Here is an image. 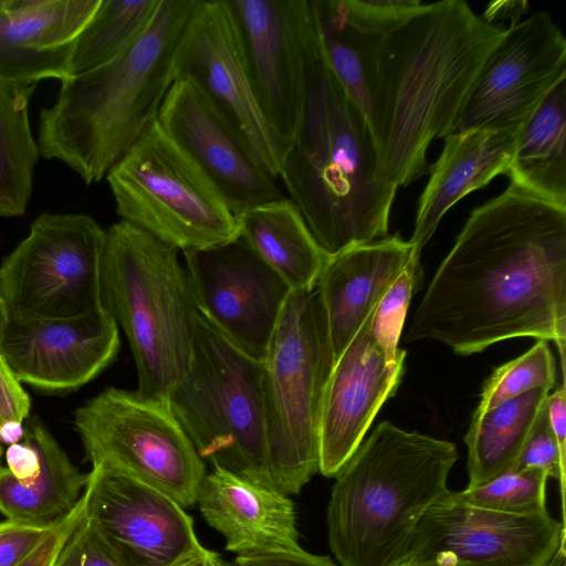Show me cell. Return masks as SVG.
<instances>
[{
  "label": "cell",
  "instance_id": "obj_18",
  "mask_svg": "<svg viewBox=\"0 0 566 566\" xmlns=\"http://www.w3.org/2000/svg\"><path fill=\"white\" fill-rule=\"evenodd\" d=\"M157 120L235 216L284 197L276 178L255 160L237 132L189 81L175 80Z\"/></svg>",
  "mask_w": 566,
  "mask_h": 566
},
{
  "label": "cell",
  "instance_id": "obj_39",
  "mask_svg": "<svg viewBox=\"0 0 566 566\" xmlns=\"http://www.w3.org/2000/svg\"><path fill=\"white\" fill-rule=\"evenodd\" d=\"M85 516L83 495L73 511L60 521L42 543L17 566H53L64 544Z\"/></svg>",
  "mask_w": 566,
  "mask_h": 566
},
{
  "label": "cell",
  "instance_id": "obj_26",
  "mask_svg": "<svg viewBox=\"0 0 566 566\" xmlns=\"http://www.w3.org/2000/svg\"><path fill=\"white\" fill-rule=\"evenodd\" d=\"M239 234L287 283L311 291L328 254L319 247L290 198L249 208L237 216Z\"/></svg>",
  "mask_w": 566,
  "mask_h": 566
},
{
  "label": "cell",
  "instance_id": "obj_13",
  "mask_svg": "<svg viewBox=\"0 0 566 566\" xmlns=\"http://www.w3.org/2000/svg\"><path fill=\"white\" fill-rule=\"evenodd\" d=\"M259 105L281 139L294 138L317 44L312 0H228Z\"/></svg>",
  "mask_w": 566,
  "mask_h": 566
},
{
  "label": "cell",
  "instance_id": "obj_45",
  "mask_svg": "<svg viewBox=\"0 0 566 566\" xmlns=\"http://www.w3.org/2000/svg\"><path fill=\"white\" fill-rule=\"evenodd\" d=\"M24 437L22 423L10 422L0 427V441L7 444L19 442Z\"/></svg>",
  "mask_w": 566,
  "mask_h": 566
},
{
  "label": "cell",
  "instance_id": "obj_19",
  "mask_svg": "<svg viewBox=\"0 0 566 566\" xmlns=\"http://www.w3.org/2000/svg\"><path fill=\"white\" fill-rule=\"evenodd\" d=\"M118 326L104 306L66 318L10 315L0 354L21 382L42 390L77 389L116 358Z\"/></svg>",
  "mask_w": 566,
  "mask_h": 566
},
{
  "label": "cell",
  "instance_id": "obj_28",
  "mask_svg": "<svg viewBox=\"0 0 566 566\" xmlns=\"http://www.w3.org/2000/svg\"><path fill=\"white\" fill-rule=\"evenodd\" d=\"M549 387H537L472 417L468 447L469 484L478 488L512 470L544 406Z\"/></svg>",
  "mask_w": 566,
  "mask_h": 566
},
{
  "label": "cell",
  "instance_id": "obj_20",
  "mask_svg": "<svg viewBox=\"0 0 566 566\" xmlns=\"http://www.w3.org/2000/svg\"><path fill=\"white\" fill-rule=\"evenodd\" d=\"M375 311V310H374ZM365 319L328 377L321 411L319 470L334 478L363 442L384 402L397 391L403 360H391Z\"/></svg>",
  "mask_w": 566,
  "mask_h": 566
},
{
  "label": "cell",
  "instance_id": "obj_27",
  "mask_svg": "<svg viewBox=\"0 0 566 566\" xmlns=\"http://www.w3.org/2000/svg\"><path fill=\"white\" fill-rule=\"evenodd\" d=\"M507 176L534 196L566 207V77L521 126Z\"/></svg>",
  "mask_w": 566,
  "mask_h": 566
},
{
  "label": "cell",
  "instance_id": "obj_11",
  "mask_svg": "<svg viewBox=\"0 0 566 566\" xmlns=\"http://www.w3.org/2000/svg\"><path fill=\"white\" fill-rule=\"evenodd\" d=\"M106 230L85 213L40 214L0 265L10 315L74 317L103 306Z\"/></svg>",
  "mask_w": 566,
  "mask_h": 566
},
{
  "label": "cell",
  "instance_id": "obj_16",
  "mask_svg": "<svg viewBox=\"0 0 566 566\" xmlns=\"http://www.w3.org/2000/svg\"><path fill=\"white\" fill-rule=\"evenodd\" d=\"M85 518L122 566H172L198 548L192 517L163 491L107 465H92Z\"/></svg>",
  "mask_w": 566,
  "mask_h": 566
},
{
  "label": "cell",
  "instance_id": "obj_23",
  "mask_svg": "<svg viewBox=\"0 0 566 566\" xmlns=\"http://www.w3.org/2000/svg\"><path fill=\"white\" fill-rule=\"evenodd\" d=\"M412 258L419 259L412 244L399 233L328 256L316 289L326 315L334 360Z\"/></svg>",
  "mask_w": 566,
  "mask_h": 566
},
{
  "label": "cell",
  "instance_id": "obj_47",
  "mask_svg": "<svg viewBox=\"0 0 566 566\" xmlns=\"http://www.w3.org/2000/svg\"><path fill=\"white\" fill-rule=\"evenodd\" d=\"M545 566H566L565 543H562L556 553Z\"/></svg>",
  "mask_w": 566,
  "mask_h": 566
},
{
  "label": "cell",
  "instance_id": "obj_34",
  "mask_svg": "<svg viewBox=\"0 0 566 566\" xmlns=\"http://www.w3.org/2000/svg\"><path fill=\"white\" fill-rule=\"evenodd\" d=\"M419 259L412 258L377 304L371 318V332L388 357L405 359L406 352L398 347L407 310L415 289Z\"/></svg>",
  "mask_w": 566,
  "mask_h": 566
},
{
  "label": "cell",
  "instance_id": "obj_31",
  "mask_svg": "<svg viewBox=\"0 0 566 566\" xmlns=\"http://www.w3.org/2000/svg\"><path fill=\"white\" fill-rule=\"evenodd\" d=\"M160 0H101L76 38L69 77L95 70L125 51L148 28Z\"/></svg>",
  "mask_w": 566,
  "mask_h": 566
},
{
  "label": "cell",
  "instance_id": "obj_10",
  "mask_svg": "<svg viewBox=\"0 0 566 566\" xmlns=\"http://www.w3.org/2000/svg\"><path fill=\"white\" fill-rule=\"evenodd\" d=\"M74 424L92 465L124 471L184 509L196 504L206 464L167 401L108 387L75 411Z\"/></svg>",
  "mask_w": 566,
  "mask_h": 566
},
{
  "label": "cell",
  "instance_id": "obj_5",
  "mask_svg": "<svg viewBox=\"0 0 566 566\" xmlns=\"http://www.w3.org/2000/svg\"><path fill=\"white\" fill-rule=\"evenodd\" d=\"M453 443L379 423L335 474L328 544L342 566H399L416 526L447 490Z\"/></svg>",
  "mask_w": 566,
  "mask_h": 566
},
{
  "label": "cell",
  "instance_id": "obj_25",
  "mask_svg": "<svg viewBox=\"0 0 566 566\" xmlns=\"http://www.w3.org/2000/svg\"><path fill=\"white\" fill-rule=\"evenodd\" d=\"M23 440L35 450L40 471L23 485L7 467H0V513L12 522L51 527L77 505L88 473L80 471L40 421L30 420Z\"/></svg>",
  "mask_w": 566,
  "mask_h": 566
},
{
  "label": "cell",
  "instance_id": "obj_49",
  "mask_svg": "<svg viewBox=\"0 0 566 566\" xmlns=\"http://www.w3.org/2000/svg\"><path fill=\"white\" fill-rule=\"evenodd\" d=\"M1 452H2V450L0 449V457H1Z\"/></svg>",
  "mask_w": 566,
  "mask_h": 566
},
{
  "label": "cell",
  "instance_id": "obj_22",
  "mask_svg": "<svg viewBox=\"0 0 566 566\" xmlns=\"http://www.w3.org/2000/svg\"><path fill=\"white\" fill-rule=\"evenodd\" d=\"M209 526L237 556L301 548L292 500L277 490L213 467L202 479L197 502Z\"/></svg>",
  "mask_w": 566,
  "mask_h": 566
},
{
  "label": "cell",
  "instance_id": "obj_1",
  "mask_svg": "<svg viewBox=\"0 0 566 566\" xmlns=\"http://www.w3.org/2000/svg\"><path fill=\"white\" fill-rule=\"evenodd\" d=\"M535 337L566 350V207L510 182L475 208L440 263L406 334L459 355Z\"/></svg>",
  "mask_w": 566,
  "mask_h": 566
},
{
  "label": "cell",
  "instance_id": "obj_46",
  "mask_svg": "<svg viewBox=\"0 0 566 566\" xmlns=\"http://www.w3.org/2000/svg\"><path fill=\"white\" fill-rule=\"evenodd\" d=\"M10 323V311L9 307L0 294V343L6 334V331Z\"/></svg>",
  "mask_w": 566,
  "mask_h": 566
},
{
  "label": "cell",
  "instance_id": "obj_35",
  "mask_svg": "<svg viewBox=\"0 0 566 566\" xmlns=\"http://www.w3.org/2000/svg\"><path fill=\"white\" fill-rule=\"evenodd\" d=\"M423 4L420 0H340L348 23L358 32L378 39L398 29Z\"/></svg>",
  "mask_w": 566,
  "mask_h": 566
},
{
  "label": "cell",
  "instance_id": "obj_7",
  "mask_svg": "<svg viewBox=\"0 0 566 566\" xmlns=\"http://www.w3.org/2000/svg\"><path fill=\"white\" fill-rule=\"evenodd\" d=\"M317 289L292 291L263 364L269 471L275 490L296 495L319 470V423L334 366Z\"/></svg>",
  "mask_w": 566,
  "mask_h": 566
},
{
  "label": "cell",
  "instance_id": "obj_29",
  "mask_svg": "<svg viewBox=\"0 0 566 566\" xmlns=\"http://www.w3.org/2000/svg\"><path fill=\"white\" fill-rule=\"evenodd\" d=\"M35 84L0 77V216L19 217L28 207L39 159L29 120Z\"/></svg>",
  "mask_w": 566,
  "mask_h": 566
},
{
  "label": "cell",
  "instance_id": "obj_30",
  "mask_svg": "<svg viewBox=\"0 0 566 566\" xmlns=\"http://www.w3.org/2000/svg\"><path fill=\"white\" fill-rule=\"evenodd\" d=\"M319 46L331 71L363 113H370L369 83L375 43L346 20L340 0H312Z\"/></svg>",
  "mask_w": 566,
  "mask_h": 566
},
{
  "label": "cell",
  "instance_id": "obj_17",
  "mask_svg": "<svg viewBox=\"0 0 566 566\" xmlns=\"http://www.w3.org/2000/svg\"><path fill=\"white\" fill-rule=\"evenodd\" d=\"M563 77L566 39L551 13L510 24L481 69L457 130L520 129Z\"/></svg>",
  "mask_w": 566,
  "mask_h": 566
},
{
  "label": "cell",
  "instance_id": "obj_43",
  "mask_svg": "<svg viewBox=\"0 0 566 566\" xmlns=\"http://www.w3.org/2000/svg\"><path fill=\"white\" fill-rule=\"evenodd\" d=\"M530 10V3L525 0H502L490 2L481 18L496 24L500 20H510V24H515Z\"/></svg>",
  "mask_w": 566,
  "mask_h": 566
},
{
  "label": "cell",
  "instance_id": "obj_15",
  "mask_svg": "<svg viewBox=\"0 0 566 566\" xmlns=\"http://www.w3.org/2000/svg\"><path fill=\"white\" fill-rule=\"evenodd\" d=\"M184 256L198 313L243 353L263 361L292 289L240 234Z\"/></svg>",
  "mask_w": 566,
  "mask_h": 566
},
{
  "label": "cell",
  "instance_id": "obj_41",
  "mask_svg": "<svg viewBox=\"0 0 566 566\" xmlns=\"http://www.w3.org/2000/svg\"><path fill=\"white\" fill-rule=\"evenodd\" d=\"M235 566H336L328 556L314 555L302 547L290 552L237 556Z\"/></svg>",
  "mask_w": 566,
  "mask_h": 566
},
{
  "label": "cell",
  "instance_id": "obj_12",
  "mask_svg": "<svg viewBox=\"0 0 566 566\" xmlns=\"http://www.w3.org/2000/svg\"><path fill=\"white\" fill-rule=\"evenodd\" d=\"M548 511L512 515L472 506L449 489L424 512L402 566H545L565 543Z\"/></svg>",
  "mask_w": 566,
  "mask_h": 566
},
{
  "label": "cell",
  "instance_id": "obj_48",
  "mask_svg": "<svg viewBox=\"0 0 566 566\" xmlns=\"http://www.w3.org/2000/svg\"><path fill=\"white\" fill-rule=\"evenodd\" d=\"M211 563L212 566H235L234 563L227 562L220 557V555L216 552L211 553Z\"/></svg>",
  "mask_w": 566,
  "mask_h": 566
},
{
  "label": "cell",
  "instance_id": "obj_4",
  "mask_svg": "<svg viewBox=\"0 0 566 566\" xmlns=\"http://www.w3.org/2000/svg\"><path fill=\"white\" fill-rule=\"evenodd\" d=\"M201 1L160 0L130 46L95 70L62 80L55 103L40 113L39 154L64 163L86 185L106 177L157 119Z\"/></svg>",
  "mask_w": 566,
  "mask_h": 566
},
{
  "label": "cell",
  "instance_id": "obj_32",
  "mask_svg": "<svg viewBox=\"0 0 566 566\" xmlns=\"http://www.w3.org/2000/svg\"><path fill=\"white\" fill-rule=\"evenodd\" d=\"M555 360L548 342H537L523 355L497 367L485 381L481 400L472 417L537 387L553 388Z\"/></svg>",
  "mask_w": 566,
  "mask_h": 566
},
{
  "label": "cell",
  "instance_id": "obj_6",
  "mask_svg": "<svg viewBox=\"0 0 566 566\" xmlns=\"http://www.w3.org/2000/svg\"><path fill=\"white\" fill-rule=\"evenodd\" d=\"M178 249L120 220L106 230L102 303L130 345L143 397L168 402L188 370L198 313Z\"/></svg>",
  "mask_w": 566,
  "mask_h": 566
},
{
  "label": "cell",
  "instance_id": "obj_9",
  "mask_svg": "<svg viewBox=\"0 0 566 566\" xmlns=\"http://www.w3.org/2000/svg\"><path fill=\"white\" fill-rule=\"evenodd\" d=\"M116 212L182 252L239 235L237 216L156 119L109 169Z\"/></svg>",
  "mask_w": 566,
  "mask_h": 566
},
{
  "label": "cell",
  "instance_id": "obj_21",
  "mask_svg": "<svg viewBox=\"0 0 566 566\" xmlns=\"http://www.w3.org/2000/svg\"><path fill=\"white\" fill-rule=\"evenodd\" d=\"M101 0H2L0 77L23 84L69 77L74 42Z\"/></svg>",
  "mask_w": 566,
  "mask_h": 566
},
{
  "label": "cell",
  "instance_id": "obj_38",
  "mask_svg": "<svg viewBox=\"0 0 566 566\" xmlns=\"http://www.w3.org/2000/svg\"><path fill=\"white\" fill-rule=\"evenodd\" d=\"M55 525L39 527L9 520L0 522V566H17L42 543Z\"/></svg>",
  "mask_w": 566,
  "mask_h": 566
},
{
  "label": "cell",
  "instance_id": "obj_3",
  "mask_svg": "<svg viewBox=\"0 0 566 566\" xmlns=\"http://www.w3.org/2000/svg\"><path fill=\"white\" fill-rule=\"evenodd\" d=\"M280 178L328 255L388 235L398 188L384 174L367 122L327 65L318 36Z\"/></svg>",
  "mask_w": 566,
  "mask_h": 566
},
{
  "label": "cell",
  "instance_id": "obj_42",
  "mask_svg": "<svg viewBox=\"0 0 566 566\" xmlns=\"http://www.w3.org/2000/svg\"><path fill=\"white\" fill-rule=\"evenodd\" d=\"M7 468L20 484L28 485L40 471L39 457L28 442L10 444L6 452Z\"/></svg>",
  "mask_w": 566,
  "mask_h": 566
},
{
  "label": "cell",
  "instance_id": "obj_14",
  "mask_svg": "<svg viewBox=\"0 0 566 566\" xmlns=\"http://www.w3.org/2000/svg\"><path fill=\"white\" fill-rule=\"evenodd\" d=\"M176 78L192 83L231 125L255 160L280 178L290 145L255 97L228 0H202L177 53Z\"/></svg>",
  "mask_w": 566,
  "mask_h": 566
},
{
  "label": "cell",
  "instance_id": "obj_8",
  "mask_svg": "<svg viewBox=\"0 0 566 566\" xmlns=\"http://www.w3.org/2000/svg\"><path fill=\"white\" fill-rule=\"evenodd\" d=\"M168 405L203 462L274 489L268 461L263 364L199 313L188 370L170 391Z\"/></svg>",
  "mask_w": 566,
  "mask_h": 566
},
{
  "label": "cell",
  "instance_id": "obj_37",
  "mask_svg": "<svg viewBox=\"0 0 566 566\" xmlns=\"http://www.w3.org/2000/svg\"><path fill=\"white\" fill-rule=\"evenodd\" d=\"M53 566H122L84 518L69 537Z\"/></svg>",
  "mask_w": 566,
  "mask_h": 566
},
{
  "label": "cell",
  "instance_id": "obj_2",
  "mask_svg": "<svg viewBox=\"0 0 566 566\" xmlns=\"http://www.w3.org/2000/svg\"><path fill=\"white\" fill-rule=\"evenodd\" d=\"M505 28L464 0L424 3L375 43L371 132L381 169L398 188L429 169L431 142L457 130L475 80Z\"/></svg>",
  "mask_w": 566,
  "mask_h": 566
},
{
  "label": "cell",
  "instance_id": "obj_24",
  "mask_svg": "<svg viewBox=\"0 0 566 566\" xmlns=\"http://www.w3.org/2000/svg\"><path fill=\"white\" fill-rule=\"evenodd\" d=\"M520 129L471 128L444 137L429 180L419 198L409 242L420 258L446 212L470 192L485 187L497 175H507Z\"/></svg>",
  "mask_w": 566,
  "mask_h": 566
},
{
  "label": "cell",
  "instance_id": "obj_44",
  "mask_svg": "<svg viewBox=\"0 0 566 566\" xmlns=\"http://www.w3.org/2000/svg\"><path fill=\"white\" fill-rule=\"evenodd\" d=\"M211 553L208 548L200 545L193 552L178 560L172 566H212Z\"/></svg>",
  "mask_w": 566,
  "mask_h": 566
},
{
  "label": "cell",
  "instance_id": "obj_36",
  "mask_svg": "<svg viewBox=\"0 0 566 566\" xmlns=\"http://www.w3.org/2000/svg\"><path fill=\"white\" fill-rule=\"evenodd\" d=\"M528 469L542 470L548 478L556 479L559 482L560 522L565 526L566 465L560 460L557 443L549 424L547 399L512 470L523 471Z\"/></svg>",
  "mask_w": 566,
  "mask_h": 566
},
{
  "label": "cell",
  "instance_id": "obj_33",
  "mask_svg": "<svg viewBox=\"0 0 566 566\" xmlns=\"http://www.w3.org/2000/svg\"><path fill=\"white\" fill-rule=\"evenodd\" d=\"M549 478L538 469L510 470L483 485L457 492L463 502L505 514L536 515L547 511Z\"/></svg>",
  "mask_w": 566,
  "mask_h": 566
},
{
  "label": "cell",
  "instance_id": "obj_40",
  "mask_svg": "<svg viewBox=\"0 0 566 566\" xmlns=\"http://www.w3.org/2000/svg\"><path fill=\"white\" fill-rule=\"evenodd\" d=\"M21 384L0 354V427L29 416L31 401Z\"/></svg>",
  "mask_w": 566,
  "mask_h": 566
},
{
  "label": "cell",
  "instance_id": "obj_50",
  "mask_svg": "<svg viewBox=\"0 0 566 566\" xmlns=\"http://www.w3.org/2000/svg\"><path fill=\"white\" fill-rule=\"evenodd\" d=\"M399 566H402V565H399Z\"/></svg>",
  "mask_w": 566,
  "mask_h": 566
}]
</instances>
